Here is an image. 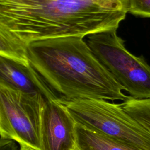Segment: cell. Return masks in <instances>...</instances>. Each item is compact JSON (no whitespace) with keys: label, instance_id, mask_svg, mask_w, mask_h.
<instances>
[{"label":"cell","instance_id":"obj_1","mask_svg":"<svg viewBox=\"0 0 150 150\" xmlns=\"http://www.w3.org/2000/svg\"><path fill=\"white\" fill-rule=\"evenodd\" d=\"M128 8L129 0H0V56L28 67L30 43L117 29Z\"/></svg>","mask_w":150,"mask_h":150},{"label":"cell","instance_id":"obj_2","mask_svg":"<svg viewBox=\"0 0 150 150\" xmlns=\"http://www.w3.org/2000/svg\"><path fill=\"white\" fill-rule=\"evenodd\" d=\"M26 54L29 67L58 99L124 101L130 97L82 37L34 41L27 46Z\"/></svg>","mask_w":150,"mask_h":150},{"label":"cell","instance_id":"obj_3","mask_svg":"<svg viewBox=\"0 0 150 150\" xmlns=\"http://www.w3.org/2000/svg\"><path fill=\"white\" fill-rule=\"evenodd\" d=\"M58 100L66 106L76 122L142 150H150V132L131 117L121 104L94 98Z\"/></svg>","mask_w":150,"mask_h":150},{"label":"cell","instance_id":"obj_4","mask_svg":"<svg viewBox=\"0 0 150 150\" xmlns=\"http://www.w3.org/2000/svg\"><path fill=\"white\" fill-rule=\"evenodd\" d=\"M86 42L99 62L129 96L150 98V66L129 52L117 29L87 36Z\"/></svg>","mask_w":150,"mask_h":150},{"label":"cell","instance_id":"obj_5","mask_svg":"<svg viewBox=\"0 0 150 150\" xmlns=\"http://www.w3.org/2000/svg\"><path fill=\"white\" fill-rule=\"evenodd\" d=\"M46 101L40 93L23 92L0 81L1 138L41 150V120Z\"/></svg>","mask_w":150,"mask_h":150},{"label":"cell","instance_id":"obj_6","mask_svg":"<svg viewBox=\"0 0 150 150\" xmlns=\"http://www.w3.org/2000/svg\"><path fill=\"white\" fill-rule=\"evenodd\" d=\"M76 122L59 100L46 101L40 129L41 150H76Z\"/></svg>","mask_w":150,"mask_h":150},{"label":"cell","instance_id":"obj_7","mask_svg":"<svg viewBox=\"0 0 150 150\" xmlns=\"http://www.w3.org/2000/svg\"><path fill=\"white\" fill-rule=\"evenodd\" d=\"M0 81L10 87L30 94L40 93L47 101L58 100L48 87L29 67L0 57Z\"/></svg>","mask_w":150,"mask_h":150},{"label":"cell","instance_id":"obj_8","mask_svg":"<svg viewBox=\"0 0 150 150\" xmlns=\"http://www.w3.org/2000/svg\"><path fill=\"white\" fill-rule=\"evenodd\" d=\"M76 150H142L127 142L76 122Z\"/></svg>","mask_w":150,"mask_h":150},{"label":"cell","instance_id":"obj_9","mask_svg":"<svg viewBox=\"0 0 150 150\" xmlns=\"http://www.w3.org/2000/svg\"><path fill=\"white\" fill-rule=\"evenodd\" d=\"M121 105L131 117L150 132V98L137 99L130 96Z\"/></svg>","mask_w":150,"mask_h":150},{"label":"cell","instance_id":"obj_10","mask_svg":"<svg viewBox=\"0 0 150 150\" xmlns=\"http://www.w3.org/2000/svg\"><path fill=\"white\" fill-rule=\"evenodd\" d=\"M128 12L135 15L150 18V0H129Z\"/></svg>","mask_w":150,"mask_h":150},{"label":"cell","instance_id":"obj_11","mask_svg":"<svg viewBox=\"0 0 150 150\" xmlns=\"http://www.w3.org/2000/svg\"><path fill=\"white\" fill-rule=\"evenodd\" d=\"M18 144L13 140L1 138L0 150H20L18 148Z\"/></svg>","mask_w":150,"mask_h":150},{"label":"cell","instance_id":"obj_12","mask_svg":"<svg viewBox=\"0 0 150 150\" xmlns=\"http://www.w3.org/2000/svg\"><path fill=\"white\" fill-rule=\"evenodd\" d=\"M19 147L20 150H35L32 148L25 145H19Z\"/></svg>","mask_w":150,"mask_h":150}]
</instances>
